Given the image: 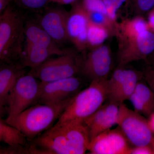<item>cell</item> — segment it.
Wrapping results in <instances>:
<instances>
[{
	"instance_id": "obj_1",
	"label": "cell",
	"mask_w": 154,
	"mask_h": 154,
	"mask_svg": "<svg viewBox=\"0 0 154 154\" xmlns=\"http://www.w3.org/2000/svg\"><path fill=\"white\" fill-rule=\"evenodd\" d=\"M91 142L88 128L83 120L56 123L32 140L30 154H82Z\"/></svg>"
},
{
	"instance_id": "obj_2",
	"label": "cell",
	"mask_w": 154,
	"mask_h": 154,
	"mask_svg": "<svg viewBox=\"0 0 154 154\" xmlns=\"http://www.w3.org/2000/svg\"><path fill=\"white\" fill-rule=\"evenodd\" d=\"M72 98L55 104L33 105L17 115L8 116L5 121L33 140L58 120Z\"/></svg>"
},
{
	"instance_id": "obj_3",
	"label": "cell",
	"mask_w": 154,
	"mask_h": 154,
	"mask_svg": "<svg viewBox=\"0 0 154 154\" xmlns=\"http://www.w3.org/2000/svg\"><path fill=\"white\" fill-rule=\"evenodd\" d=\"M25 29L22 15L10 5L0 16V59L2 63H15V60H20Z\"/></svg>"
},
{
	"instance_id": "obj_4",
	"label": "cell",
	"mask_w": 154,
	"mask_h": 154,
	"mask_svg": "<svg viewBox=\"0 0 154 154\" xmlns=\"http://www.w3.org/2000/svg\"><path fill=\"white\" fill-rule=\"evenodd\" d=\"M107 79L91 81L88 88L73 97L57 122L84 120L96 112L107 99Z\"/></svg>"
},
{
	"instance_id": "obj_5",
	"label": "cell",
	"mask_w": 154,
	"mask_h": 154,
	"mask_svg": "<svg viewBox=\"0 0 154 154\" xmlns=\"http://www.w3.org/2000/svg\"><path fill=\"white\" fill-rule=\"evenodd\" d=\"M82 58L75 53L49 58L29 72L40 82H49L75 76L81 72Z\"/></svg>"
},
{
	"instance_id": "obj_6",
	"label": "cell",
	"mask_w": 154,
	"mask_h": 154,
	"mask_svg": "<svg viewBox=\"0 0 154 154\" xmlns=\"http://www.w3.org/2000/svg\"><path fill=\"white\" fill-rule=\"evenodd\" d=\"M117 125L133 147L149 146L153 140L148 122L142 114L119 105Z\"/></svg>"
},
{
	"instance_id": "obj_7",
	"label": "cell",
	"mask_w": 154,
	"mask_h": 154,
	"mask_svg": "<svg viewBox=\"0 0 154 154\" xmlns=\"http://www.w3.org/2000/svg\"><path fill=\"white\" fill-rule=\"evenodd\" d=\"M40 82L32 75L22 76L12 89L6 100L8 116L16 115L38 102Z\"/></svg>"
},
{
	"instance_id": "obj_8",
	"label": "cell",
	"mask_w": 154,
	"mask_h": 154,
	"mask_svg": "<svg viewBox=\"0 0 154 154\" xmlns=\"http://www.w3.org/2000/svg\"><path fill=\"white\" fill-rule=\"evenodd\" d=\"M82 81L74 76L49 82H40L38 104H53L72 98L81 91Z\"/></svg>"
},
{
	"instance_id": "obj_9",
	"label": "cell",
	"mask_w": 154,
	"mask_h": 154,
	"mask_svg": "<svg viewBox=\"0 0 154 154\" xmlns=\"http://www.w3.org/2000/svg\"><path fill=\"white\" fill-rule=\"evenodd\" d=\"M154 51V33L146 30L133 38L119 42V66L143 59Z\"/></svg>"
},
{
	"instance_id": "obj_10",
	"label": "cell",
	"mask_w": 154,
	"mask_h": 154,
	"mask_svg": "<svg viewBox=\"0 0 154 154\" xmlns=\"http://www.w3.org/2000/svg\"><path fill=\"white\" fill-rule=\"evenodd\" d=\"M112 64L110 48L102 45L92 50L82 59L81 72L91 81L107 79Z\"/></svg>"
},
{
	"instance_id": "obj_11",
	"label": "cell",
	"mask_w": 154,
	"mask_h": 154,
	"mask_svg": "<svg viewBox=\"0 0 154 154\" xmlns=\"http://www.w3.org/2000/svg\"><path fill=\"white\" fill-rule=\"evenodd\" d=\"M119 127L102 132L91 140L88 150L93 154H131L132 147Z\"/></svg>"
},
{
	"instance_id": "obj_12",
	"label": "cell",
	"mask_w": 154,
	"mask_h": 154,
	"mask_svg": "<svg viewBox=\"0 0 154 154\" xmlns=\"http://www.w3.org/2000/svg\"><path fill=\"white\" fill-rule=\"evenodd\" d=\"M89 19L82 1L73 4L69 12L67 22L68 39L79 51H84L88 47L87 31Z\"/></svg>"
},
{
	"instance_id": "obj_13",
	"label": "cell",
	"mask_w": 154,
	"mask_h": 154,
	"mask_svg": "<svg viewBox=\"0 0 154 154\" xmlns=\"http://www.w3.org/2000/svg\"><path fill=\"white\" fill-rule=\"evenodd\" d=\"M119 105L118 103L109 102L103 104L96 112L84 119L91 141L117 124Z\"/></svg>"
},
{
	"instance_id": "obj_14",
	"label": "cell",
	"mask_w": 154,
	"mask_h": 154,
	"mask_svg": "<svg viewBox=\"0 0 154 154\" xmlns=\"http://www.w3.org/2000/svg\"><path fill=\"white\" fill-rule=\"evenodd\" d=\"M69 12L63 9L48 10L41 17L39 25L60 45L69 40L67 32V22Z\"/></svg>"
},
{
	"instance_id": "obj_15",
	"label": "cell",
	"mask_w": 154,
	"mask_h": 154,
	"mask_svg": "<svg viewBox=\"0 0 154 154\" xmlns=\"http://www.w3.org/2000/svg\"><path fill=\"white\" fill-rule=\"evenodd\" d=\"M25 37L26 42L56 51L60 55L70 54L74 52L61 48L58 44L40 25L29 22L25 25Z\"/></svg>"
},
{
	"instance_id": "obj_16",
	"label": "cell",
	"mask_w": 154,
	"mask_h": 154,
	"mask_svg": "<svg viewBox=\"0 0 154 154\" xmlns=\"http://www.w3.org/2000/svg\"><path fill=\"white\" fill-rule=\"evenodd\" d=\"M0 69V107L1 110L5 106L9 93L18 79L25 74L21 64L2 63Z\"/></svg>"
},
{
	"instance_id": "obj_17",
	"label": "cell",
	"mask_w": 154,
	"mask_h": 154,
	"mask_svg": "<svg viewBox=\"0 0 154 154\" xmlns=\"http://www.w3.org/2000/svg\"><path fill=\"white\" fill-rule=\"evenodd\" d=\"M135 111L142 115H150L154 111V94L147 84L139 81L129 99Z\"/></svg>"
},
{
	"instance_id": "obj_18",
	"label": "cell",
	"mask_w": 154,
	"mask_h": 154,
	"mask_svg": "<svg viewBox=\"0 0 154 154\" xmlns=\"http://www.w3.org/2000/svg\"><path fill=\"white\" fill-rule=\"evenodd\" d=\"M53 55L60 56L54 51L26 42L22 50L20 60L24 67L35 68Z\"/></svg>"
},
{
	"instance_id": "obj_19",
	"label": "cell",
	"mask_w": 154,
	"mask_h": 154,
	"mask_svg": "<svg viewBox=\"0 0 154 154\" xmlns=\"http://www.w3.org/2000/svg\"><path fill=\"white\" fill-rule=\"evenodd\" d=\"M149 29L148 23L143 17H136L117 23L115 35L119 42L136 37Z\"/></svg>"
},
{
	"instance_id": "obj_20",
	"label": "cell",
	"mask_w": 154,
	"mask_h": 154,
	"mask_svg": "<svg viewBox=\"0 0 154 154\" xmlns=\"http://www.w3.org/2000/svg\"><path fill=\"white\" fill-rule=\"evenodd\" d=\"M140 80V75L137 72L126 69L124 79L115 93L107 99L109 102L120 104L129 100Z\"/></svg>"
},
{
	"instance_id": "obj_21",
	"label": "cell",
	"mask_w": 154,
	"mask_h": 154,
	"mask_svg": "<svg viewBox=\"0 0 154 154\" xmlns=\"http://www.w3.org/2000/svg\"><path fill=\"white\" fill-rule=\"evenodd\" d=\"M27 137L18 128L0 119V141L9 146L28 147Z\"/></svg>"
},
{
	"instance_id": "obj_22",
	"label": "cell",
	"mask_w": 154,
	"mask_h": 154,
	"mask_svg": "<svg viewBox=\"0 0 154 154\" xmlns=\"http://www.w3.org/2000/svg\"><path fill=\"white\" fill-rule=\"evenodd\" d=\"M111 33L107 28L89 21L87 31L88 47L96 48L102 45Z\"/></svg>"
},
{
	"instance_id": "obj_23",
	"label": "cell",
	"mask_w": 154,
	"mask_h": 154,
	"mask_svg": "<svg viewBox=\"0 0 154 154\" xmlns=\"http://www.w3.org/2000/svg\"><path fill=\"white\" fill-rule=\"evenodd\" d=\"M127 0H104L107 16L116 23V12Z\"/></svg>"
},
{
	"instance_id": "obj_24",
	"label": "cell",
	"mask_w": 154,
	"mask_h": 154,
	"mask_svg": "<svg viewBox=\"0 0 154 154\" xmlns=\"http://www.w3.org/2000/svg\"><path fill=\"white\" fill-rule=\"evenodd\" d=\"M84 8L88 12H99L107 14L104 0H81Z\"/></svg>"
},
{
	"instance_id": "obj_25",
	"label": "cell",
	"mask_w": 154,
	"mask_h": 154,
	"mask_svg": "<svg viewBox=\"0 0 154 154\" xmlns=\"http://www.w3.org/2000/svg\"><path fill=\"white\" fill-rule=\"evenodd\" d=\"M20 5L30 9H38L48 4V0H16Z\"/></svg>"
},
{
	"instance_id": "obj_26",
	"label": "cell",
	"mask_w": 154,
	"mask_h": 154,
	"mask_svg": "<svg viewBox=\"0 0 154 154\" xmlns=\"http://www.w3.org/2000/svg\"><path fill=\"white\" fill-rule=\"evenodd\" d=\"M135 8L140 13L150 11L154 8V0H133Z\"/></svg>"
},
{
	"instance_id": "obj_27",
	"label": "cell",
	"mask_w": 154,
	"mask_h": 154,
	"mask_svg": "<svg viewBox=\"0 0 154 154\" xmlns=\"http://www.w3.org/2000/svg\"><path fill=\"white\" fill-rule=\"evenodd\" d=\"M0 154H30L28 147H11L2 148L0 149Z\"/></svg>"
},
{
	"instance_id": "obj_28",
	"label": "cell",
	"mask_w": 154,
	"mask_h": 154,
	"mask_svg": "<svg viewBox=\"0 0 154 154\" xmlns=\"http://www.w3.org/2000/svg\"><path fill=\"white\" fill-rule=\"evenodd\" d=\"M153 153V151L150 147V145L139 146L132 147L131 154H148Z\"/></svg>"
},
{
	"instance_id": "obj_29",
	"label": "cell",
	"mask_w": 154,
	"mask_h": 154,
	"mask_svg": "<svg viewBox=\"0 0 154 154\" xmlns=\"http://www.w3.org/2000/svg\"><path fill=\"white\" fill-rule=\"evenodd\" d=\"M145 79L154 94V71L152 70L147 71L145 74Z\"/></svg>"
},
{
	"instance_id": "obj_30",
	"label": "cell",
	"mask_w": 154,
	"mask_h": 154,
	"mask_svg": "<svg viewBox=\"0 0 154 154\" xmlns=\"http://www.w3.org/2000/svg\"><path fill=\"white\" fill-rule=\"evenodd\" d=\"M149 29H150L154 33V8L150 11L147 22Z\"/></svg>"
},
{
	"instance_id": "obj_31",
	"label": "cell",
	"mask_w": 154,
	"mask_h": 154,
	"mask_svg": "<svg viewBox=\"0 0 154 154\" xmlns=\"http://www.w3.org/2000/svg\"><path fill=\"white\" fill-rule=\"evenodd\" d=\"M78 0H48L49 3H54L60 5H73Z\"/></svg>"
},
{
	"instance_id": "obj_32",
	"label": "cell",
	"mask_w": 154,
	"mask_h": 154,
	"mask_svg": "<svg viewBox=\"0 0 154 154\" xmlns=\"http://www.w3.org/2000/svg\"><path fill=\"white\" fill-rule=\"evenodd\" d=\"M12 0H0V13L2 14L10 5Z\"/></svg>"
},
{
	"instance_id": "obj_33",
	"label": "cell",
	"mask_w": 154,
	"mask_h": 154,
	"mask_svg": "<svg viewBox=\"0 0 154 154\" xmlns=\"http://www.w3.org/2000/svg\"><path fill=\"white\" fill-rule=\"evenodd\" d=\"M149 119L148 120L149 125L152 131L154 132V111L149 115Z\"/></svg>"
}]
</instances>
